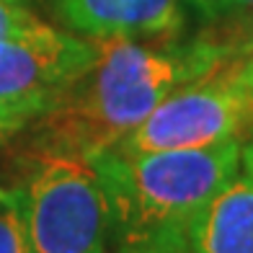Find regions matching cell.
Listing matches in <instances>:
<instances>
[{
	"label": "cell",
	"instance_id": "12",
	"mask_svg": "<svg viewBox=\"0 0 253 253\" xmlns=\"http://www.w3.org/2000/svg\"><path fill=\"white\" fill-rule=\"evenodd\" d=\"M251 44H253V24H251V37H248V42H246V49L251 47Z\"/></svg>",
	"mask_w": 253,
	"mask_h": 253
},
{
	"label": "cell",
	"instance_id": "6",
	"mask_svg": "<svg viewBox=\"0 0 253 253\" xmlns=\"http://www.w3.org/2000/svg\"><path fill=\"white\" fill-rule=\"evenodd\" d=\"M183 0H57L75 34L101 39H153L178 31Z\"/></svg>",
	"mask_w": 253,
	"mask_h": 253
},
{
	"label": "cell",
	"instance_id": "11",
	"mask_svg": "<svg viewBox=\"0 0 253 253\" xmlns=\"http://www.w3.org/2000/svg\"><path fill=\"white\" fill-rule=\"evenodd\" d=\"M227 67H230V75L235 78V83L253 98V44L240 57H235Z\"/></svg>",
	"mask_w": 253,
	"mask_h": 253
},
{
	"label": "cell",
	"instance_id": "4",
	"mask_svg": "<svg viewBox=\"0 0 253 253\" xmlns=\"http://www.w3.org/2000/svg\"><path fill=\"white\" fill-rule=\"evenodd\" d=\"M98 44L34 16L0 37V142L24 132L96 62Z\"/></svg>",
	"mask_w": 253,
	"mask_h": 253
},
{
	"label": "cell",
	"instance_id": "9",
	"mask_svg": "<svg viewBox=\"0 0 253 253\" xmlns=\"http://www.w3.org/2000/svg\"><path fill=\"white\" fill-rule=\"evenodd\" d=\"M0 253H34L24 217L8 191H0Z\"/></svg>",
	"mask_w": 253,
	"mask_h": 253
},
{
	"label": "cell",
	"instance_id": "5",
	"mask_svg": "<svg viewBox=\"0 0 253 253\" xmlns=\"http://www.w3.org/2000/svg\"><path fill=\"white\" fill-rule=\"evenodd\" d=\"M227 65L173 90L111 153L194 150L240 137L253 122V98L235 83Z\"/></svg>",
	"mask_w": 253,
	"mask_h": 253
},
{
	"label": "cell",
	"instance_id": "3",
	"mask_svg": "<svg viewBox=\"0 0 253 253\" xmlns=\"http://www.w3.org/2000/svg\"><path fill=\"white\" fill-rule=\"evenodd\" d=\"M8 197L24 217L34 253H109L111 210L90 158L42 147Z\"/></svg>",
	"mask_w": 253,
	"mask_h": 253
},
{
	"label": "cell",
	"instance_id": "10",
	"mask_svg": "<svg viewBox=\"0 0 253 253\" xmlns=\"http://www.w3.org/2000/svg\"><path fill=\"white\" fill-rule=\"evenodd\" d=\"M189 3L199 16L210 21H225V18H253V0H183Z\"/></svg>",
	"mask_w": 253,
	"mask_h": 253
},
{
	"label": "cell",
	"instance_id": "14",
	"mask_svg": "<svg viewBox=\"0 0 253 253\" xmlns=\"http://www.w3.org/2000/svg\"><path fill=\"white\" fill-rule=\"evenodd\" d=\"M18 3H21V0H18Z\"/></svg>",
	"mask_w": 253,
	"mask_h": 253
},
{
	"label": "cell",
	"instance_id": "2",
	"mask_svg": "<svg viewBox=\"0 0 253 253\" xmlns=\"http://www.w3.org/2000/svg\"><path fill=\"white\" fill-rule=\"evenodd\" d=\"M243 140L194 150L101 153L93 166L111 210V230H189L207 199L240 168Z\"/></svg>",
	"mask_w": 253,
	"mask_h": 253
},
{
	"label": "cell",
	"instance_id": "1",
	"mask_svg": "<svg viewBox=\"0 0 253 253\" xmlns=\"http://www.w3.org/2000/svg\"><path fill=\"white\" fill-rule=\"evenodd\" d=\"M96 62L34 124L47 150L96 158L117 147L173 90L243 54L240 44L194 39L186 44H142L101 39Z\"/></svg>",
	"mask_w": 253,
	"mask_h": 253
},
{
	"label": "cell",
	"instance_id": "13",
	"mask_svg": "<svg viewBox=\"0 0 253 253\" xmlns=\"http://www.w3.org/2000/svg\"><path fill=\"white\" fill-rule=\"evenodd\" d=\"M246 147H248V150H251V153H253V142H248V145H246Z\"/></svg>",
	"mask_w": 253,
	"mask_h": 253
},
{
	"label": "cell",
	"instance_id": "8",
	"mask_svg": "<svg viewBox=\"0 0 253 253\" xmlns=\"http://www.w3.org/2000/svg\"><path fill=\"white\" fill-rule=\"evenodd\" d=\"M114 253H194L189 230L155 227V230H122L117 233Z\"/></svg>",
	"mask_w": 253,
	"mask_h": 253
},
{
	"label": "cell",
	"instance_id": "7",
	"mask_svg": "<svg viewBox=\"0 0 253 253\" xmlns=\"http://www.w3.org/2000/svg\"><path fill=\"white\" fill-rule=\"evenodd\" d=\"M194 253H253V153L197 212L189 227Z\"/></svg>",
	"mask_w": 253,
	"mask_h": 253
}]
</instances>
